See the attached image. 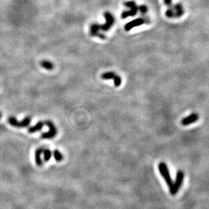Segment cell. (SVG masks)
I'll return each instance as SVG.
<instances>
[{"instance_id":"9c48e42d","label":"cell","mask_w":209,"mask_h":209,"mask_svg":"<svg viewBox=\"0 0 209 209\" xmlns=\"http://www.w3.org/2000/svg\"><path fill=\"white\" fill-rule=\"evenodd\" d=\"M145 23V21L143 19H138L134 20V21L129 22L128 23H127L126 25H125L124 29L126 31H129L130 30L132 29V28H134L135 27H138V26L143 25V24Z\"/></svg>"},{"instance_id":"52a82bcc","label":"cell","mask_w":209,"mask_h":209,"mask_svg":"<svg viewBox=\"0 0 209 209\" xmlns=\"http://www.w3.org/2000/svg\"><path fill=\"white\" fill-rule=\"evenodd\" d=\"M99 30H100V25L97 23H93L90 27V34L92 37H98L102 39H105L106 37H105L104 35L99 33Z\"/></svg>"},{"instance_id":"5bb4252c","label":"cell","mask_w":209,"mask_h":209,"mask_svg":"<svg viewBox=\"0 0 209 209\" xmlns=\"http://www.w3.org/2000/svg\"><path fill=\"white\" fill-rule=\"evenodd\" d=\"M115 75H116V73L113 72H107L103 73L102 75H101V78L103 79H105V80H109V79H113Z\"/></svg>"},{"instance_id":"7a4b0ae2","label":"cell","mask_w":209,"mask_h":209,"mask_svg":"<svg viewBox=\"0 0 209 209\" xmlns=\"http://www.w3.org/2000/svg\"><path fill=\"white\" fill-rule=\"evenodd\" d=\"M158 169L160 175L165 180V182H166L167 186H168V188H170L171 186L172 185L173 182L172 178H171L170 171L168 170L167 164L163 162H160L158 164Z\"/></svg>"},{"instance_id":"3957f363","label":"cell","mask_w":209,"mask_h":209,"mask_svg":"<svg viewBox=\"0 0 209 209\" xmlns=\"http://www.w3.org/2000/svg\"><path fill=\"white\" fill-rule=\"evenodd\" d=\"M43 123L48 127L49 131L46 133H42L41 137L43 139H52L57 134V129L55 125H54V123L50 121H46L43 122Z\"/></svg>"},{"instance_id":"277c9868","label":"cell","mask_w":209,"mask_h":209,"mask_svg":"<svg viewBox=\"0 0 209 209\" xmlns=\"http://www.w3.org/2000/svg\"><path fill=\"white\" fill-rule=\"evenodd\" d=\"M8 121V123L12 126L20 128V127H26L29 126L30 123H31V118L29 116H27L23 121L19 122V121L17 120V119L14 116H10Z\"/></svg>"},{"instance_id":"30bf717a","label":"cell","mask_w":209,"mask_h":209,"mask_svg":"<svg viewBox=\"0 0 209 209\" xmlns=\"http://www.w3.org/2000/svg\"><path fill=\"white\" fill-rule=\"evenodd\" d=\"M43 150H44V148H39L37 149L36 151H35V162H36V164L38 167H41L43 164V161H42V159H41V154H42L43 152Z\"/></svg>"},{"instance_id":"9a60e30c","label":"cell","mask_w":209,"mask_h":209,"mask_svg":"<svg viewBox=\"0 0 209 209\" xmlns=\"http://www.w3.org/2000/svg\"><path fill=\"white\" fill-rule=\"evenodd\" d=\"M43 159H44V161L48 162V161L51 158L52 152L50 151V150H49V149H44L43 152Z\"/></svg>"},{"instance_id":"5b68a950","label":"cell","mask_w":209,"mask_h":209,"mask_svg":"<svg viewBox=\"0 0 209 209\" xmlns=\"http://www.w3.org/2000/svg\"><path fill=\"white\" fill-rule=\"evenodd\" d=\"M125 6L128 7L130 8V10L128 11H124V12L122 13V19H126L129 16H134L136 14L137 12V5L136 3H135V1H127V2L124 3Z\"/></svg>"},{"instance_id":"6da1fadb","label":"cell","mask_w":209,"mask_h":209,"mask_svg":"<svg viewBox=\"0 0 209 209\" xmlns=\"http://www.w3.org/2000/svg\"><path fill=\"white\" fill-rule=\"evenodd\" d=\"M185 174L184 172L181 170L178 171L177 173L176 178H175V182L172 183V185L171 186L170 188H169V190H170V193L171 195L175 196L178 192L179 189L182 186L183 183Z\"/></svg>"},{"instance_id":"4fadbf2b","label":"cell","mask_w":209,"mask_h":209,"mask_svg":"<svg viewBox=\"0 0 209 209\" xmlns=\"http://www.w3.org/2000/svg\"><path fill=\"white\" fill-rule=\"evenodd\" d=\"M53 156H54V159L57 161V162H61V161H62L63 159V154L60 152L59 150H57V149H56V150H54Z\"/></svg>"},{"instance_id":"ba28073f","label":"cell","mask_w":209,"mask_h":209,"mask_svg":"<svg viewBox=\"0 0 209 209\" xmlns=\"http://www.w3.org/2000/svg\"><path fill=\"white\" fill-rule=\"evenodd\" d=\"M199 119V114L197 113H192L189 115V116H186V118L183 119L181 121V124L183 126H188L191 124L198 121Z\"/></svg>"},{"instance_id":"8992f818","label":"cell","mask_w":209,"mask_h":209,"mask_svg":"<svg viewBox=\"0 0 209 209\" xmlns=\"http://www.w3.org/2000/svg\"><path fill=\"white\" fill-rule=\"evenodd\" d=\"M104 17L106 20V23L103 25H100V29L103 30V31H107L112 27L113 25L115 23V19L113 16L108 12L104 13Z\"/></svg>"},{"instance_id":"2e32d148","label":"cell","mask_w":209,"mask_h":209,"mask_svg":"<svg viewBox=\"0 0 209 209\" xmlns=\"http://www.w3.org/2000/svg\"><path fill=\"white\" fill-rule=\"evenodd\" d=\"M113 83H114V85L115 87H119L120 86V85L122 84V78H121L119 76V75H117L116 74V75H115L114 78L113 79Z\"/></svg>"},{"instance_id":"e0dca14e","label":"cell","mask_w":209,"mask_h":209,"mask_svg":"<svg viewBox=\"0 0 209 209\" xmlns=\"http://www.w3.org/2000/svg\"><path fill=\"white\" fill-rule=\"evenodd\" d=\"M1 112H0V119H1Z\"/></svg>"},{"instance_id":"7c38bea8","label":"cell","mask_w":209,"mask_h":209,"mask_svg":"<svg viewBox=\"0 0 209 209\" xmlns=\"http://www.w3.org/2000/svg\"><path fill=\"white\" fill-rule=\"evenodd\" d=\"M40 65L41 67L48 70V71H52L54 69L53 63L49 60H42L40 62Z\"/></svg>"},{"instance_id":"8fae6325","label":"cell","mask_w":209,"mask_h":209,"mask_svg":"<svg viewBox=\"0 0 209 209\" xmlns=\"http://www.w3.org/2000/svg\"><path fill=\"white\" fill-rule=\"evenodd\" d=\"M43 125H44L43 122H42V121H39V122H37V124L34 125V126L29 127V129H28V131H29V133H33L36 132V131H40L41 129H42Z\"/></svg>"}]
</instances>
